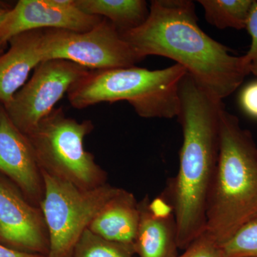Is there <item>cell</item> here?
Wrapping results in <instances>:
<instances>
[{"label": "cell", "mask_w": 257, "mask_h": 257, "mask_svg": "<svg viewBox=\"0 0 257 257\" xmlns=\"http://www.w3.org/2000/svg\"><path fill=\"white\" fill-rule=\"evenodd\" d=\"M190 0H153L148 18L121 37L144 59L157 55L175 61L211 95L223 100L250 74L244 55L236 56L199 28Z\"/></svg>", "instance_id": "cell-1"}, {"label": "cell", "mask_w": 257, "mask_h": 257, "mask_svg": "<svg viewBox=\"0 0 257 257\" xmlns=\"http://www.w3.org/2000/svg\"><path fill=\"white\" fill-rule=\"evenodd\" d=\"M179 111L183 143L178 173L166 195L175 213L179 249L185 250L205 230L208 197L219 149L222 100L211 95L187 72L179 84Z\"/></svg>", "instance_id": "cell-2"}, {"label": "cell", "mask_w": 257, "mask_h": 257, "mask_svg": "<svg viewBox=\"0 0 257 257\" xmlns=\"http://www.w3.org/2000/svg\"><path fill=\"white\" fill-rule=\"evenodd\" d=\"M206 216L204 231L220 246L257 216V147L251 133L225 108Z\"/></svg>", "instance_id": "cell-3"}, {"label": "cell", "mask_w": 257, "mask_h": 257, "mask_svg": "<svg viewBox=\"0 0 257 257\" xmlns=\"http://www.w3.org/2000/svg\"><path fill=\"white\" fill-rule=\"evenodd\" d=\"M187 74V69L178 64L156 70L136 65L89 70L67 95L77 109L126 101L141 117L172 119L179 114V84Z\"/></svg>", "instance_id": "cell-4"}, {"label": "cell", "mask_w": 257, "mask_h": 257, "mask_svg": "<svg viewBox=\"0 0 257 257\" xmlns=\"http://www.w3.org/2000/svg\"><path fill=\"white\" fill-rule=\"evenodd\" d=\"M93 130L90 120L77 121L58 108L26 136L42 172L78 188L92 189L107 183V174L84 149V138Z\"/></svg>", "instance_id": "cell-5"}, {"label": "cell", "mask_w": 257, "mask_h": 257, "mask_svg": "<svg viewBox=\"0 0 257 257\" xmlns=\"http://www.w3.org/2000/svg\"><path fill=\"white\" fill-rule=\"evenodd\" d=\"M42 175L45 194L40 209L50 239L47 257H72L83 233L119 188L106 183L97 188L82 189L45 172Z\"/></svg>", "instance_id": "cell-6"}, {"label": "cell", "mask_w": 257, "mask_h": 257, "mask_svg": "<svg viewBox=\"0 0 257 257\" xmlns=\"http://www.w3.org/2000/svg\"><path fill=\"white\" fill-rule=\"evenodd\" d=\"M42 52L43 61L67 60L89 70L133 67L145 60L104 18L87 32L44 30Z\"/></svg>", "instance_id": "cell-7"}, {"label": "cell", "mask_w": 257, "mask_h": 257, "mask_svg": "<svg viewBox=\"0 0 257 257\" xmlns=\"http://www.w3.org/2000/svg\"><path fill=\"white\" fill-rule=\"evenodd\" d=\"M89 71L67 60L43 61L12 100L3 105L15 126L26 135L55 109L56 104Z\"/></svg>", "instance_id": "cell-8"}, {"label": "cell", "mask_w": 257, "mask_h": 257, "mask_svg": "<svg viewBox=\"0 0 257 257\" xmlns=\"http://www.w3.org/2000/svg\"><path fill=\"white\" fill-rule=\"evenodd\" d=\"M0 243L13 249L47 256L50 239L40 207L0 174Z\"/></svg>", "instance_id": "cell-9"}, {"label": "cell", "mask_w": 257, "mask_h": 257, "mask_svg": "<svg viewBox=\"0 0 257 257\" xmlns=\"http://www.w3.org/2000/svg\"><path fill=\"white\" fill-rule=\"evenodd\" d=\"M102 19L83 13L74 0H20L0 26V49L24 32L50 29L87 32Z\"/></svg>", "instance_id": "cell-10"}, {"label": "cell", "mask_w": 257, "mask_h": 257, "mask_svg": "<svg viewBox=\"0 0 257 257\" xmlns=\"http://www.w3.org/2000/svg\"><path fill=\"white\" fill-rule=\"evenodd\" d=\"M0 174L11 181L34 205L40 208L43 175L28 137L13 122L0 104Z\"/></svg>", "instance_id": "cell-11"}, {"label": "cell", "mask_w": 257, "mask_h": 257, "mask_svg": "<svg viewBox=\"0 0 257 257\" xmlns=\"http://www.w3.org/2000/svg\"><path fill=\"white\" fill-rule=\"evenodd\" d=\"M140 218L134 243L138 257H177V226L175 213L165 192L150 200L139 202Z\"/></svg>", "instance_id": "cell-12"}, {"label": "cell", "mask_w": 257, "mask_h": 257, "mask_svg": "<svg viewBox=\"0 0 257 257\" xmlns=\"http://www.w3.org/2000/svg\"><path fill=\"white\" fill-rule=\"evenodd\" d=\"M43 30H32L13 37L9 50L0 55V102L3 105L25 85L32 69L43 62Z\"/></svg>", "instance_id": "cell-13"}, {"label": "cell", "mask_w": 257, "mask_h": 257, "mask_svg": "<svg viewBox=\"0 0 257 257\" xmlns=\"http://www.w3.org/2000/svg\"><path fill=\"white\" fill-rule=\"evenodd\" d=\"M139 202L133 193L119 188L88 226L94 234L134 247L140 223Z\"/></svg>", "instance_id": "cell-14"}, {"label": "cell", "mask_w": 257, "mask_h": 257, "mask_svg": "<svg viewBox=\"0 0 257 257\" xmlns=\"http://www.w3.org/2000/svg\"><path fill=\"white\" fill-rule=\"evenodd\" d=\"M74 4L85 14L109 20L121 34L141 26L150 13L144 0H74Z\"/></svg>", "instance_id": "cell-15"}, {"label": "cell", "mask_w": 257, "mask_h": 257, "mask_svg": "<svg viewBox=\"0 0 257 257\" xmlns=\"http://www.w3.org/2000/svg\"><path fill=\"white\" fill-rule=\"evenodd\" d=\"M254 0H199L206 20L219 29H246Z\"/></svg>", "instance_id": "cell-16"}, {"label": "cell", "mask_w": 257, "mask_h": 257, "mask_svg": "<svg viewBox=\"0 0 257 257\" xmlns=\"http://www.w3.org/2000/svg\"><path fill=\"white\" fill-rule=\"evenodd\" d=\"M72 257H136L133 246L109 241L86 229Z\"/></svg>", "instance_id": "cell-17"}, {"label": "cell", "mask_w": 257, "mask_h": 257, "mask_svg": "<svg viewBox=\"0 0 257 257\" xmlns=\"http://www.w3.org/2000/svg\"><path fill=\"white\" fill-rule=\"evenodd\" d=\"M223 257L257 256V216L221 246Z\"/></svg>", "instance_id": "cell-18"}, {"label": "cell", "mask_w": 257, "mask_h": 257, "mask_svg": "<svg viewBox=\"0 0 257 257\" xmlns=\"http://www.w3.org/2000/svg\"><path fill=\"white\" fill-rule=\"evenodd\" d=\"M177 257H223L220 245L204 231Z\"/></svg>", "instance_id": "cell-19"}, {"label": "cell", "mask_w": 257, "mask_h": 257, "mask_svg": "<svg viewBox=\"0 0 257 257\" xmlns=\"http://www.w3.org/2000/svg\"><path fill=\"white\" fill-rule=\"evenodd\" d=\"M246 29L251 37L249 50L244 55L247 62L250 73L257 77V1H253Z\"/></svg>", "instance_id": "cell-20"}, {"label": "cell", "mask_w": 257, "mask_h": 257, "mask_svg": "<svg viewBox=\"0 0 257 257\" xmlns=\"http://www.w3.org/2000/svg\"><path fill=\"white\" fill-rule=\"evenodd\" d=\"M239 104L246 114L257 119V80L243 88L240 93Z\"/></svg>", "instance_id": "cell-21"}, {"label": "cell", "mask_w": 257, "mask_h": 257, "mask_svg": "<svg viewBox=\"0 0 257 257\" xmlns=\"http://www.w3.org/2000/svg\"><path fill=\"white\" fill-rule=\"evenodd\" d=\"M0 257H45L42 255L24 252L13 249L0 243Z\"/></svg>", "instance_id": "cell-22"}, {"label": "cell", "mask_w": 257, "mask_h": 257, "mask_svg": "<svg viewBox=\"0 0 257 257\" xmlns=\"http://www.w3.org/2000/svg\"><path fill=\"white\" fill-rule=\"evenodd\" d=\"M9 10V9H5V8H0V26H1L3 21H4L5 18H6Z\"/></svg>", "instance_id": "cell-23"}, {"label": "cell", "mask_w": 257, "mask_h": 257, "mask_svg": "<svg viewBox=\"0 0 257 257\" xmlns=\"http://www.w3.org/2000/svg\"><path fill=\"white\" fill-rule=\"evenodd\" d=\"M3 49H0V54L2 53V52H3Z\"/></svg>", "instance_id": "cell-24"}, {"label": "cell", "mask_w": 257, "mask_h": 257, "mask_svg": "<svg viewBox=\"0 0 257 257\" xmlns=\"http://www.w3.org/2000/svg\"><path fill=\"white\" fill-rule=\"evenodd\" d=\"M245 257H257V256H245Z\"/></svg>", "instance_id": "cell-25"}, {"label": "cell", "mask_w": 257, "mask_h": 257, "mask_svg": "<svg viewBox=\"0 0 257 257\" xmlns=\"http://www.w3.org/2000/svg\"><path fill=\"white\" fill-rule=\"evenodd\" d=\"M45 257H47V256H45Z\"/></svg>", "instance_id": "cell-26"}]
</instances>
